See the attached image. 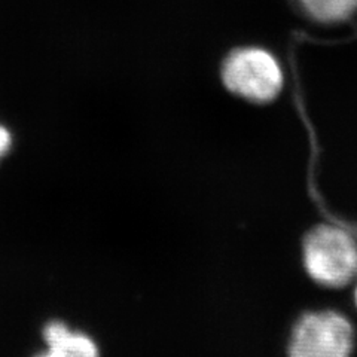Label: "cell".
Segmentation results:
<instances>
[{"label": "cell", "instance_id": "277c9868", "mask_svg": "<svg viewBox=\"0 0 357 357\" xmlns=\"http://www.w3.org/2000/svg\"><path fill=\"white\" fill-rule=\"evenodd\" d=\"M47 350L36 357H100L98 345L89 335L73 331L63 321H51L43 329Z\"/></svg>", "mask_w": 357, "mask_h": 357}, {"label": "cell", "instance_id": "6da1fadb", "mask_svg": "<svg viewBox=\"0 0 357 357\" xmlns=\"http://www.w3.org/2000/svg\"><path fill=\"white\" fill-rule=\"evenodd\" d=\"M223 86L248 103L270 105L284 88V72L275 55L266 48H234L220 66Z\"/></svg>", "mask_w": 357, "mask_h": 357}, {"label": "cell", "instance_id": "8992f818", "mask_svg": "<svg viewBox=\"0 0 357 357\" xmlns=\"http://www.w3.org/2000/svg\"><path fill=\"white\" fill-rule=\"evenodd\" d=\"M10 148H13V134L5 126L0 124V160L8 155Z\"/></svg>", "mask_w": 357, "mask_h": 357}, {"label": "cell", "instance_id": "5b68a950", "mask_svg": "<svg viewBox=\"0 0 357 357\" xmlns=\"http://www.w3.org/2000/svg\"><path fill=\"white\" fill-rule=\"evenodd\" d=\"M301 15L320 26H338L357 17V0H292Z\"/></svg>", "mask_w": 357, "mask_h": 357}, {"label": "cell", "instance_id": "7a4b0ae2", "mask_svg": "<svg viewBox=\"0 0 357 357\" xmlns=\"http://www.w3.org/2000/svg\"><path fill=\"white\" fill-rule=\"evenodd\" d=\"M303 264L319 286L347 287L357 278V241L341 227L317 225L304 237Z\"/></svg>", "mask_w": 357, "mask_h": 357}, {"label": "cell", "instance_id": "3957f363", "mask_svg": "<svg viewBox=\"0 0 357 357\" xmlns=\"http://www.w3.org/2000/svg\"><path fill=\"white\" fill-rule=\"evenodd\" d=\"M356 332L351 321L335 310L310 311L290 332L289 357H351Z\"/></svg>", "mask_w": 357, "mask_h": 357}, {"label": "cell", "instance_id": "52a82bcc", "mask_svg": "<svg viewBox=\"0 0 357 357\" xmlns=\"http://www.w3.org/2000/svg\"><path fill=\"white\" fill-rule=\"evenodd\" d=\"M353 284H354V305L357 308V278H356V282Z\"/></svg>", "mask_w": 357, "mask_h": 357}]
</instances>
